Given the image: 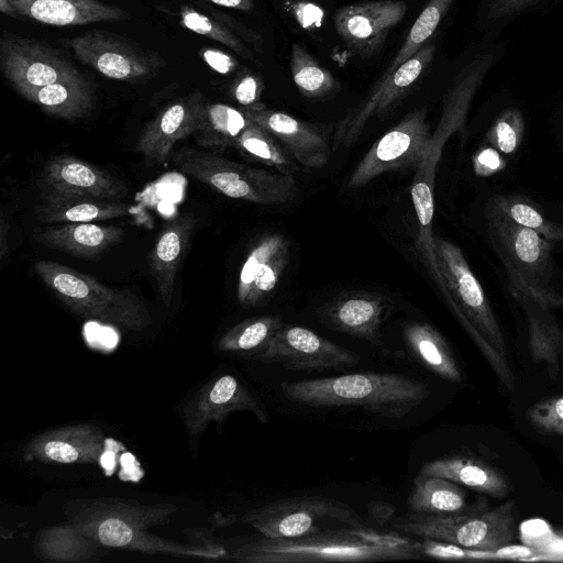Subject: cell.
<instances>
[{
	"instance_id": "obj_39",
	"label": "cell",
	"mask_w": 563,
	"mask_h": 563,
	"mask_svg": "<svg viewBox=\"0 0 563 563\" xmlns=\"http://www.w3.org/2000/svg\"><path fill=\"white\" fill-rule=\"evenodd\" d=\"M511 221L529 228L551 242L563 241V225L550 221L537 207L515 196H497L489 201Z\"/></svg>"
},
{
	"instance_id": "obj_21",
	"label": "cell",
	"mask_w": 563,
	"mask_h": 563,
	"mask_svg": "<svg viewBox=\"0 0 563 563\" xmlns=\"http://www.w3.org/2000/svg\"><path fill=\"white\" fill-rule=\"evenodd\" d=\"M247 118L279 140L302 165L323 167L330 158L328 133L319 125L301 121L265 104L242 109Z\"/></svg>"
},
{
	"instance_id": "obj_28",
	"label": "cell",
	"mask_w": 563,
	"mask_h": 563,
	"mask_svg": "<svg viewBox=\"0 0 563 563\" xmlns=\"http://www.w3.org/2000/svg\"><path fill=\"white\" fill-rule=\"evenodd\" d=\"M129 206L113 200L44 195L35 209L36 218L45 224L95 222L121 218Z\"/></svg>"
},
{
	"instance_id": "obj_44",
	"label": "cell",
	"mask_w": 563,
	"mask_h": 563,
	"mask_svg": "<svg viewBox=\"0 0 563 563\" xmlns=\"http://www.w3.org/2000/svg\"><path fill=\"white\" fill-rule=\"evenodd\" d=\"M263 89L264 84L260 76L253 73H245L233 84L232 95L243 109H247L262 104L261 96Z\"/></svg>"
},
{
	"instance_id": "obj_25",
	"label": "cell",
	"mask_w": 563,
	"mask_h": 563,
	"mask_svg": "<svg viewBox=\"0 0 563 563\" xmlns=\"http://www.w3.org/2000/svg\"><path fill=\"white\" fill-rule=\"evenodd\" d=\"M33 236L47 247L77 257L93 258L118 244L124 238V231L115 225L78 222L40 228Z\"/></svg>"
},
{
	"instance_id": "obj_40",
	"label": "cell",
	"mask_w": 563,
	"mask_h": 563,
	"mask_svg": "<svg viewBox=\"0 0 563 563\" xmlns=\"http://www.w3.org/2000/svg\"><path fill=\"white\" fill-rule=\"evenodd\" d=\"M180 24L201 36L217 41L244 58L253 59V53L223 22L217 18H210L191 7L181 5Z\"/></svg>"
},
{
	"instance_id": "obj_29",
	"label": "cell",
	"mask_w": 563,
	"mask_h": 563,
	"mask_svg": "<svg viewBox=\"0 0 563 563\" xmlns=\"http://www.w3.org/2000/svg\"><path fill=\"white\" fill-rule=\"evenodd\" d=\"M420 475L444 477L456 484L494 497H505L509 485L504 475L482 461L453 456L438 459L422 465Z\"/></svg>"
},
{
	"instance_id": "obj_6",
	"label": "cell",
	"mask_w": 563,
	"mask_h": 563,
	"mask_svg": "<svg viewBox=\"0 0 563 563\" xmlns=\"http://www.w3.org/2000/svg\"><path fill=\"white\" fill-rule=\"evenodd\" d=\"M34 271L54 295L76 314L130 331L152 323L143 301L128 289L111 288L92 276L57 262L42 260Z\"/></svg>"
},
{
	"instance_id": "obj_16",
	"label": "cell",
	"mask_w": 563,
	"mask_h": 563,
	"mask_svg": "<svg viewBox=\"0 0 563 563\" xmlns=\"http://www.w3.org/2000/svg\"><path fill=\"white\" fill-rule=\"evenodd\" d=\"M234 411H250L266 423L269 416L255 396L236 377L224 374L207 382L185 404L181 418L191 439L211 422L222 423Z\"/></svg>"
},
{
	"instance_id": "obj_37",
	"label": "cell",
	"mask_w": 563,
	"mask_h": 563,
	"mask_svg": "<svg viewBox=\"0 0 563 563\" xmlns=\"http://www.w3.org/2000/svg\"><path fill=\"white\" fill-rule=\"evenodd\" d=\"M290 70L296 86L308 98L327 96L339 87L333 75L298 43L291 45Z\"/></svg>"
},
{
	"instance_id": "obj_22",
	"label": "cell",
	"mask_w": 563,
	"mask_h": 563,
	"mask_svg": "<svg viewBox=\"0 0 563 563\" xmlns=\"http://www.w3.org/2000/svg\"><path fill=\"white\" fill-rule=\"evenodd\" d=\"M289 261V242L279 234L262 236L247 254L239 275L236 297L243 307L261 305L276 288Z\"/></svg>"
},
{
	"instance_id": "obj_26",
	"label": "cell",
	"mask_w": 563,
	"mask_h": 563,
	"mask_svg": "<svg viewBox=\"0 0 563 563\" xmlns=\"http://www.w3.org/2000/svg\"><path fill=\"white\" fill-rule=\"evenodd\" d=\"M196 223L192 214H181L168 222L150 253V271L165 306L172 302L178 266Z\"/></svg>"
},
{
	"instance_id": "obj_46",
	"label": "cell",
	"mask_w": 563,
	"mask_h": 563,
	"mask_svg": "<svg viewBox=\"0 0 563 563\" xmlns=\"http://www.w3.org/2000/svg\"><path fill=\"white\" fill-rule=\"evenodd\" d=\"M474 170L479 176H489L505 167V161L494 148H482L473 158Z\"/></svg>"
},
{
	"instance_id": "obj_27",
	"label": "cell",
	"mask_w": 563,
	"mask_h": 563,
	"mask_svg": "<svg viewBox=\"0 0 563 563\" xmlns=\"http://www.w3.org/2000/svg\"><path fill=\"white\" fill-rule=\"evenodd\" d=\"M35 555L55 563H86L100 560L106 547L84 534L68 522L42 529L34 539Z\"/></svg>"
},
{
	"instance_id": "obj_11",
	"label": "cell",
	"mask_w": 563,
	"mask_h": 563,
	"mask_svg": "<svg viewBox=\"0 0 563 563\" xmlns=\"http://www.w3.org/2000/svg\"><path fill=\"white\" fill-rule=\"evenodd\" d=\"M0 66L8 81L21 96L57 81L85 78L59 51L8 32L0 38Z\"/></svg>"
},
{
	"instance_id": "obj_43",
	"label": "cell",
	"mask_w": 563,
	"mask_h": 563,
	"mask_svg": "<svg viewBox=\"0 0 563 563\" xmlns=\"http://www.w3.org/2000/svg\"><path fill=\"white\" fill-rule=\"evenodd\" d=\"M527 417L539 430L563 435V396L538 401L527 410Z\"/></svg>"
},
{
	"instance_id": "obj_42",
	"label": "cell",
	"mask_w": 563,
	"mask_h": 563,
	"mask_svg": "<svg viewBox=\"0 0 563 563\" xmlns=\"http://www.w3.org/2000/svg\"><path fill=\"white\" fill-rule=\"evenodd\" d=\"M525 119L518 109L505 110L487 133L489 143L504 154H514L521 144Z\"/></svg>"
},
{
	"instance_id": "obj_31",
	"label": "cell",
	"mask_w": 563,
	"mask_h": 563,
	"mask_svg": "<svg viewBox=\"0 0 563 563\" xmlns=\"http://www.w3.org/2000/svg\"><path fill=\"white\" fill-rule=\"evenodd\" d=\"M22 97L45 113L66 120L85 118L95 106L93 91L86 78L57 81L26 91Z\"/></svg>"
},
{
	"instance_id": "obj_15",
	"label": "cell",
	"mask_w": 563,
	"mask_h": 563,
	"mask_svg": "<svg viewBox=\"0 0 563 563\" xmlns=\"http://www.w3.org/2000/svg\"><path fill=\"white\" fill-rule=\"evenodd\" d=\"M70 47L81 63L114 80L140 81L153 75L162 64L158 55L100 31L71 38Z\"/></svg>"
},
{
	"instance_id": "obj_41",
	"label": "cell",
	"mask_w": 563,
	"mask_h": 563,
	"mask_svg": "<svg viewBox=\"0 0 563 563\" xmlns=\"http://www.w3.org/2000/svg\"><path fill=\"white\" fill-rule=\"evenodd\" d=\"M508 547L498 550H476L429 538H423L420 542V550L423 555L441 560H525L523 556L528 558L530 554L528 549Z\"/></svg>"
},
{
	"instance_id": "obj_32",
	"label": "cell",
	"mask_w": 563,
	"mask_h": 563,
	"mask_svg": "<svg viewBox=\"0 0 563 563\" xmlns=\"http://www.w3.org/2000/svg\"><path fill=\"white\" fill-rule=\"evenodd\" d=\"M251 123L243 110L223 103H206L194 136L200 146L221 151L234 147Z\"/></svg>"
},
{
	"instance_id": "obj_13",
	"label": "cell",
	"mask_w": 563,
	"mask_h": 563,
	"mask_svg": "<svg viewBox=\"0 0 563 563\" xmlns=\"http://www.w3.org/2000/svg\"><path fill=\"white\" fill-rule=\"evenodd\" d=\"M251 360L292 371H325L354 366L360 356L307 328L284 324Z\"/></svg>"
},
{
	"instance_id": "obj_23",
	"label": "cell",
	"mask_w": 563,
	"mask_h": 563,
	"mask_svg": "<svg viewBox=\"0 0 563 563\" xmlns=\"http://www.w3.org/2000/svg\"><path fill=\"white\" fill-rule=\"evenodd\" d=\"M389 308L390 301L382 294L353 291L324 306L320 318L335 331L378 344L380 325Z\"/></svg>"
},
{
	"instance_id": "obj_1",
	"label": "cell",
	"mask_w": 563,
	"mask_h": 563,
	"mask_svg": "<svg viewBox=\"0 0 563 563\" xmlns=\"http://www.w3.org/2000/svg\"><path fill=\"white\" fill-rule=\"evenodd\" d=\"M68 522L84 534L106 548L163 553L176 556L220 559L228 554L217 543L207 545L183 544L150 532L162 526L177 511L174 504L144 505L122 498H90L69 504Z\"/></svg>"
},
{
	"instance_id": "obj_24",
	"label": "cell",
	"mask_w": 563,
	"mask_h": 563,
	"mask_svg": "<svg viewBox=\"0 0 563 563\" xmlns=\"http://www.w3.org/2000/svg\"><path fill=\"white\" fill-rule=\"evenodd\" d=\"M16 14L54 26H76L129 18L123 9L100 0H9Z\"/></svg>"
},
{
	"instance_id": "obj_48",
	"label": "cell",
	"mask_w": 563,
	"mask_h": 563,
	"mask_svg": "<svg viewBox=\"0 0 563 563\" xmlns=\"http://www.w3.org/2000/svg\"><path fill=\"white\" fill-rule=\"evenodd\" d=\"M201 55L211 68L221 74L231 73L236 66L235 60L221 51L203 49Z\"/></svg>"
},
{
	"instance_id": "obj_38",
	"label": "cell",
	"mask_w": 563,
	"mask_h": 563,
	"mask_svg": "<svg viewBox=\"0 0 563 563\" xmlns=\"http://www.w3.org/2000/svg\"><path fill=\"white\" fill-rule=\"evenodd\" d=\"M454 0H429L412 24L402 46L391 59L382 77L388 76L406 60L412 57L437 30L441 19Z\"/></svg>"
},
{
	"instance_id": "obj_51",
	"label": "cell",
	"mask_w": 563,
	"mask_h": 563,
	"mask_svg": "<svg viewBox=\"0 0 563 563\" xmlns=\"http://www.w3.org/2000/svg\"><path fill=\"white\" fill-rule=\"evenodd\" d=\"M8 231H9V227L5 222L3 212H1V221H0V263H1V265H3V263L7 258V255H8V251H9L8 241H7Z\"/></svg>"
},
{
	"instance_id": "obj_3",
	"label": "cell",
	"mask_w": 563,
	"mask_h": 563,
	"mask_svg": "<svg viewBox=\"0 0 563 563\" xmlns=\"http://www.w3.org/2000/svg\"><path fill=\"white\" fill-rule=\"evenodd\" d=\"M291 402L311 407H360L387 418H401L430 396L429 386L390 373H356L299 382H282Z\"/></svg>"
},
{
	"instance_id": "obj_2",
	"label": "cell",
	"mask_w": 563,
	"mask_h": 563,
	"mask_svg": "<svg viewBox=\"0 0 563 563\" xmlns=\"http://www.w3.org/2000/svg\"><path fill=\"white\" fill-rule=\"evenodd\" d=\"M421 554L420 542L358 526L297 539L263 538L240 545L230 559L244 563L378 562L418 559Z\"/></svg>"
},
{
	"instance_id": "obj_20",
	"label": "cell",
	"mask_w": 563,
	"mask_h": 563,
	"mask_svg": "<svg viewBox=\"0 0 563 563\" xmlns=\"http://www.w3.org/2000/svg\"><path fill=\"white\" fill-rule=\"evenodd\" d=\"M205 104L199 91L170 103L141 133L135 151L147 165L162 164L179 140L195 134Z\"/></svg>"
},
{
	"instance_id": "obj_45",
	"label": "cell",
	"mask_w": 563,
	"mask_h": 563,
	"mask_svg": "<svg viewBox=\"0 0 563 563\" xmlns=\"http://www.w3.org/2000/svg\"><path fill=\"white\" fill-rule=\"evenodd\" d=\"M543 0H488L487 18L490 20L505 19L526 12Z\"/></svg>"
},
{
	"instance_id": "obj_30",
	"label": "cell",
	"mask_w": 563,
	"mask_h": 563,
	"mask_svg": "<svg viewBox=\"0 0 563 563\" xmlns=\"http://www.w3.org/2000/svg\"><path fill=\"white\" fill-rule=\"evenodd\" d=\"M404 335L413 356L427 369L445 380L462 382V373L450 345L431 324L420 321L407 322Z\"/></svg>"
},
{
	"instance_id": "obj_36",
	"label": "cell",
	"mask_w": 563,
	"mask_h": 563,
	"mask_svg": "<svg viewBox=\"0 0 563 563\" xmlns=\"http://www.w3.org/2000/svg\"><path fill=\"white\" fill-rule=\"evenodd\" d=\"M234 147L243 155L266 164L279 173L292 175L296 170V165L277 139L254 122L239 136Z\"/></svg>"
},
{
	"instance_id": "obj_10",
	"label": "cell",
	"mask_w": 563,
	"mask_h": 563,
	"mask_svg": "<svg viewBox=\"0 0 563 563\" xmlns=\"http://www.w3.org/2000/svg\"><path fill=\"white\" fill-rule=\"evenodd\" d=\"M241 521L252 526L264 538L297 539L321 531L322 520H334L351 527L364 526V519L346 503L332 497L300 496L284 498L249 510Z\"/></svg>"
},
{
	"instance_id": "obj_12",
	"label": "cell",
	"mask_w": 563,
	"mask_h": 563,
	"mask_svg": "<svg viewBox=\"0 0 563 563\" xmlns=\"http://www.w3.org/2000/svg\"><path fill=\"white\" fill-rule=\"evenodd\" d=\"M431 136L426 111L408 113L378 139L360 161L347 180L350 189L360 188L393 169L418 167Z\"/></svg>"
},
{
	"instance_id": "obj_34",
	"label": "cell",
	"mask_w": 563,
	"mask_h": 563,
	"mask_svg": "<svg viewBox=\"0 0 563 563\" xmlns=\"http://www.w3.org/2000/svg\"><path fill=\"white\" fill-rule=\"evenodd\" d=\"M408 507L413 512L455 514L465 507V492L453 481L418 474Z\"/></svg>"
},
{
	"instance_id": "obj_33",
	"label": "cell",
	"mask_w": 563,
	"mask_h": 563,
	"mask_svg": "<svg viewBox=\"0 0 563 563\" xmlns=\"http://www.w3.org/2000/svg\"><path fill=\"white\" fill-rule=\"evenodd\" d=\"M528 313V345L536 363L544 364L552 378L559 373L563 332L547 308L525 306Z\"/></svg>"
},
{
	"instance_id": "obj_5",
	"label": "cell",
	"mask_w": 563,
	"mask_h": 563,
	"mask_svg": "<svg viewBox=\"0 0 563 563\" xmlns=\"http://www.w3.org/2000/svg\"><path fill=\"white\" fill-rule=\"evenodd\" d=\"M488 235L509 275L510 289L523 306L555 308L563 305V295L548 289L551 274V241L532 229L511 221L488 202Z\"/></svg>"
},
{
	"instance_id": "obj_8",
	"label": "cell",
	"mask_w": 563,
	"mask_h": 563,
	"mask_svg": "<svg viewBox=\"0 0 563 563\" xmlns=\"http://www.w3.org/2000/svg\"><path fill=\"white\" fill-rule=\"evenodd\" d=\"M393 526L406 533L476 550H498L515 538L516 504L508 500L481 512H413L397 518Z\"/></svg>"
},
{
	"instance_id": "obj_18",
	"label": "cell",
	"mask_w": 563,
	"mask_h": 563,
	"mask_svg": "<svg viewBox=\"0 0 563 563\" xmlns=\"http://www.w3.org/2000/svg\"><path fill=\"white\" fill-rule=\"evenodd\" d=\"M106 449V437L92 423H74L44 431L23 448L27 462L96 464Z\"/></svg>"
},
{
	"instance_id": "obj_17",
	"label": "cell",
	"mask_w": 563,
	"mask_h": 563,
	"mask_svg": "<svg viewBox=\"0 0 563 563\" xmlns=\"http://www.w3.org/2000/svg\"><path fill=\"white\" fill-rule=\"evenodd\" d=\"M41 196L113 200L125 197L126 184L108 172L71 155L52 156L38 179Z\"/></svg>"
},
{
	"instance_id": "obj_47",
	"label": "cell",
	"mask_w": 563,
	"mask_h": 563,
	"mask_svg": "<svg viewBox=\"0 0 563 563\" xmlns=\"http://www.w3.org/2000/svg\"><path fill=\"white\" fill-rule=\"evenodd\" d=\"M294 13L302 27L319 26L323 19L322 10L313 3L299 2L294 8Z\"/></svg>"
},
{
	"instance_id": "obj_7",
	"label": "cell",
	"mask_w": 563,
	"mask_h": 563,
	"mask_svg": "<svg viewBox=\"0 0 563 563\" xmlns=\"http://www.w3.org/2000/svg\"><path fill=\"white\" fill-rule=\"evenodd\" d=\"M172 159L183 174L232 199L257 205H282L297 195L296 181L290 174L253 168L191 147L179 148Z\"/></svg>"
},
{
	"instance_id": "obj_4",
	"label": "cell",
	"mask_w": 563,
	"mask_h": 563,
	"mask_svg": "<svg viewBox=\"0 0 563 563\" xmlns=\"http://www.w3.org/2000/svg\"><path fill=\"white\" fill-rule=\"evenodd\" d=\"M434 253L442 279L441 291L450 309L477 346L500 384L515 387L501 328L461 249L434 236Z\"/></svg>"
},
{
	"instance_id": "obj_50",
	"label": "cell",
	"mask_w": 563,
	"mask_h": 563,
	"mask_svg": "<svg viewBox=\"0 0 563 563\" xmlns=\"http://www.w3.org/2000/svg\"><path fill=\"white\" fill-rule=\"evenodd\" d=\"M214 3L220 7H225L230 9L241 10V11H252L254 8L253 0H201Z\"/></svg>"
},
{
	"instance_id": "obj_14",
	"label": "cell",
	"mask_w": 563,
	"mask_h": 563,
	"mask_svg": "<svg viewBox=\"0 0 563 563\" xmlns=\"http://www.w3.org/2000/svg\"><path fill=\"white\" fill-rule=\"evenodd\" d=\"M434 55V45L424 44L412 57L376 82L369 93L338 123L334 148L350 146L367 122L391 107L420 79Z\"/></svg>"
},
{
	"instance_id": "obj_9",
	"label": "cell",
	"mask_w": 563,
	"mask_h": 563,
	"mask_svg": "<svg viewBox=\"0 0 563 563\" xmlns=\"http://www.w3.org/2000/svg\"><path fill=\"white\" fill-rule=\"evenodd\" d=\"M490 65L492 57L488 55L478 56L467 64L455 77L444 98L440 121L435 131L431 133L411 186L413 209L419 217L434 213L435 168L442 150L449 137L464 125L472 99Z\"/></svg>"
},
{
	"instance_id": "obj_35",
	"label": "cell",
	"mask_w": 563,
	"mask_h": 563,
	"mask_svg": "<svg viewBox=\"0 0 563 563\" xmlns=\"http://www.w3.org/2000/svg\"><path fill=\"white\" fill-rule=\"evenodd\" d=\"M284 325L279 316L249 318L229 329L218 341L221 352L244 355L252 358L261 352Z\"/></svg>"
},
{
	"instance_id": "obj_52",
	"label": "cell",
	"mask_w": 563,
	"mask_h": 563,
	"mask_svg": "<svg viewBox=\"0 0 563 563\" xmlns=\"http://www.w3.org/2000/svg\"><path fill=\"white\" fill-rule=\"evenodd\" d=\"M0 11L8 15H18L12 3L9 0H0Z\"/></svg>"
},
{
	"instance_id": "obj_49",
	"label": "cell",
	"mask_w": 563,
	"mask_h": 563,
	"mask_svg": "<svg viewBox=\"0 0 563 563\" xmlns=\"http://www.w3.org/2000/svg\"><path fill=\"white\" fill-rule=\"evenodd\" d=\"M539 555H542V559L545 560H563V536L558 538V541L552 544L543 548Z\"/></svg>"
},
{
	"instance_id": "obj_19",
	"label": "cell",
	"mask_w": 563,
	"mask_h": 563,
	"mask_svg": "<svg viewBox=\"0 0 563 563\" xmlns=\"http://www.w3.org/2000/svg\"><path fill=\"white\" fill-rule=\"evenodd\" d=\"M402 0H376L341 8L334 18L339 35L362 55L375 53L405 16Z\"/></svg>"
}]
</instances>
